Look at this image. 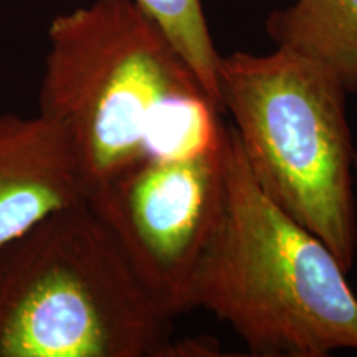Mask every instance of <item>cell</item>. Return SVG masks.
<instances>
[{
    "mask_svg": "<svg viewBox=\"0 0 357 357\" xmlns=\"http://www.w3.org/2000/svg\"><path fill=\"white\" fill-rule=\"evenodd\" d=\"M354 172H356V185H357V153H356V160H354Z\"/></svg>",
    "mask_w": 357,
    "mask_h": 357,
    "instance_id": "obj_9",
    "label": "cell"
},
{
    "mask_svg": "<svg viewBox=\"0 0 357 357\" xmlns=\"http://www.w3.org/2000/svg\"><path fill=\"white\" fill-rule=\"evenodd\" d=\"M40 116L73 146L89 189L151 153L182 151L220 126V108L136 0H95L48 29Z\"/></svg>",
    "mask_w": 357,
    "mask_h": 357,
    "instance_id": "obj_1",
    "label": "cell"
},
{
    "mask_svg": "<svg viewBox=\"0 0 357 357\" xmlns=\"http://www.w3.org/2000/svg\"><path fill=\"white\" fill-rule=\"evenodd\" d=\"M265 29L276 48L316 61L357 95V0H296L271 12Z\"/></svg>",
    "mask_w": 357,
    "mask_h": 357,
    "instance_id": "obj_7",
    "label": "cell"
},
{
    "mask_svg": "<svg viewBox=\"0 0 357 357\" xmlns=\"http://www.w3.org/2000/svg\"><path fill=\"white\" fill-rule=\"evenodd\" d=\"M68 136L43 116H0V250L58 211L88 202Z\"/></svg>",
    "mask_w": 357,
    "mask_h": 357,
    "instance_id": "obj_6",
    "label": "cell"
},
{
    "mask_svg": "<svg viewBox=\"0 0 357 357\" xmlns=\"http://www.w3.org/2000/svg\"><path fill=\"white\" fill-rule=\"evenodd\" d=\"M229 126L182 151L151 153L89 192L151 294L172 316L189 312L187 293L227 197Z\"/></svg>",
    "mask_w": 357,
    "mask_h": 357,
    "instance_id": "obj_5",
    "label": "cell"
},
{
    "mask_svg": "<svg viewBox=\"0 0 357 357\" xmlns=\"http://www.w3.org/2000/svg\"><path fill=\"white\" fill-rule=\"evenodd\" d=\"M167 312L88 202L45 217L0 250V357H189Z\"/></svg>",
    "mask_w": 357,
    "mask_h": 357,
    "instance_id": "obj_2",
    "label": "cell"
},
{
    "mask_svg": "<svg viewBox=\"0 0 357 357\" xmlns=\"http://www.w3.org/2000/svg\"><path fill=\"white\" fill-rule=\"evenodd\" d=\"M319 236L271 202L229 126L227 197L195 266L187 307L229 324L257 357L357 351V296Z\"/></svg>",
    "mask_w": 357,
    "mask_h": 357,
    "instance_id": "obj_3",
    "label": "cell"
},
{
    "mask_svg": "<svg viewBox=\"0 0 357 357\" xmlns=\"http://www.w3.org/2000/svg\"><path fill=\"white\" fill-rule=\"evenodd\" d=\"M218 91L255 184L349 273L357 248L349 93L324 66L283 48L220 56Z\"/></svg>",
    "mask_w": 357,
    "mask_h": 357,
    "instance_id": "obj_4",
    "label": "cell"
},
{
    "mask_svg": "<svg viewBox=\"0 0 357 357\" xmlns=\"http://www.w3.org/2000/svg\"><path fill=\"white\" fill-rule=\"evenodd\" d=\"M164 30L177 52L197 75L207 95L220 108L218 91V65L220 53L217 52L202 0H136ZM223 113V111H222Z\"/></svg>",
    "mask_w": 357,
    "mask_h": 357,
    "instance_id": "obj_8",
    "label": "cell"
}]
</instances>
